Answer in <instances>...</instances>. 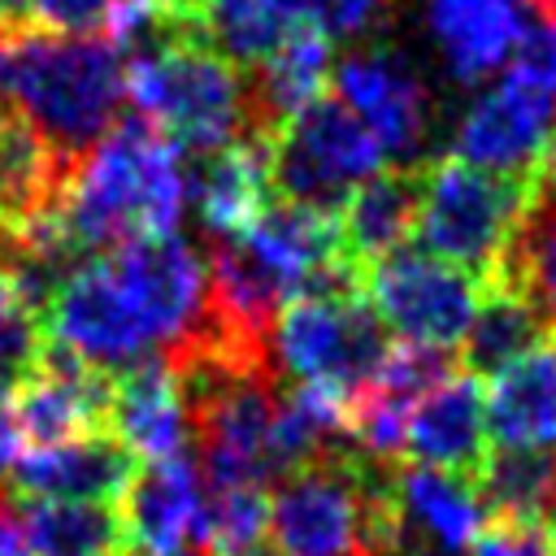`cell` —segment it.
<instances>
[{"label":"cell","mask_w":556,"mask_h":556,"mask_svg":"<svg viewBox=\"0 0 556 556\" xmlns=\"http://www.w3.org/2000/svg\"><path fill=\"white\" fill-rule=\"evenodd\" d=\"M126 104H135L139 122H148L191 156H208L235 143H261L252 122L248 70L217 56L200 35L130 52Z\"/></svg>","instance_id":"277c9868"},{"label":"cell","mask_w":556,"mask_h":556,"mask_svg":"<svg viewBox=\"0 0 556 556\" xmlns=\"http://www.w3.org/2000/svg\"><path fill=\"white\" fill-rule=\"evenodd\" d=\"M295 22L278 0H200V35L204 43L239 70L265 61Z\"/></svg>","instance_id":"cb8c5ba5"},{"label":"cell","mask_w":556,"mask_h":556,"mask_svg":"<svg viewBox=\"0 0 556 556\" xmlns=\"http://www.w3.org/2000/svg\"><path fill=\"white\" fill-rule=\"evenodd\" d=\"M404 456H413V465H434L465 478L478 473L486 460V395L473 374L456 365L413 404L404 426Z\"/></svg>","instance_id":"9a60e30c"},{"label":"cell","mask_w":556,"mask_h":556,"mask_svg":"<svg viewBox=\"0 0 556 556\" xmlns=\"http://www.w3.org/2000/svg\"><path fill=\"white\" fill-rule=\"evenodd\" d=\"M295 26H313L326 39H361L387 26L395 0H278Z\"/></svg>","instance_id":"4316f807"},{"label":"cell","mask_w":556,"mask_h":556,"mask_svg":"<svg viewBox=\"0 0 556 556\" xmlns=\"http://www.w3.org/2000/svg\"><path fill=\"white\" fill-rule=\"evenodd\" d=\"M486 434L495 447H552L556 443V339H539L530 352L491 374Z\"/></svg>","instance_id":"ac0fdd59"},{"label":"cell","mask_w":556,"mask_h":556,"mask_svg":"<svg viewBox=\"0 0 556 556\" xmlns=\"http://www.w3.org/2000/svg\"><path fill=\"white\" fill-rule=\"evenodd\" d=\"M122 552L130 556H169L178 547H200L204 526V478L200 465L182 452L174 460L135 465L126 491L117 495Z\"/></svg>","instance_id":"8fae6325"},{"label":"cell","mask_w":556,"mask_h":556,"mask_svg":"<svg viewBox=\"0 0 556 556\" xmlns=\"http://www.w3.org/2000/svg\"><path fill=\"white\" fill-rule=\"evenodd\" d=\"M539 339H543V326L534 321V313L517 295L486 287V295H482V304H478V313L460 339V369L473 378H491L508 361L530 352Z\"/></svg>","instance_id":"603a6c76"},{"label":"cell","mask_w":556,"mask_h":556,"mask_svg":"<svg viewBox=\"0 0 556 556\" xmlns=\"http://www.w3.org/2000/svg\"><path fill=\"white\" fill-rule=\"evenodd\" d=\"M417 200H421L417 169H378L343 200L339 230L361 278L369 265H378L382 256L408 243V235L417 230Z\"/></svg>","instance_id":"44dd1931"},{"label":"cell","mask_w":556,"mask_h":556,"mask_svg":"<svg viewBox=\"0 0 556 556\" xmlns=\"http://www.w3.org/2000/svg\"><path fill=\"white\" fill-rule=\"evenodd\" d=\"M491 287L517 295L556 334V161L526 178V195Z\"/></svg>","instance_id":"e0dca14e"},{"label":"cell","mask_w":556,"mask_h":556,"mask_svg":"<svg viewBox=\"0 0 556 556\" xmlns=\"http://www.w3.org/2000/svg\"><path fill=\"white\" fill-rule=\"evenodd\" d=\"M387 348V326L361 287L300 295L269 330V361L278 378L321 387L343 400H352L378 374Z\"/></svg>","instance_id":"5b68a950"},{"label":"cell","mask_w":556,"mask_h":556,"mask_svg":"<svg viewBox=\"0 0 556 556\" xmlns=\"http://www.w3.org/2000/svg\"><path fill=\"white\" fill-rule=\"evenodd\" d=\"M543 4H547V9H552V13H556V0H543Z\"/></svg>","instance_id":"d590c367"},{"label":"cell","mask_w":556,"mask_h":556,"mask_svg":"<svg viewBox=\"0 0 556 556\" xmlns=\"http://www.w3.org/2000/svg\"><path fill=\"white\" fill-rule=\"evenodd\" d=\"M109 400H113L109 374L56 348H43L35 369L13 382L9 408H13L17 434L30 439V447H43V443H65V439L104 430Z\"/></svg>","instance_id":"7c38bea8"},{"label":"cell","mask_w":556,"mask_h":556,"mask_svg":"<svg viewBox=\"0 0 556 556\" xmlns=\"http://www.w3.org/2000/svg\"><path fill=\"white\" fill-rule=\"evenodd\" d=\"M9 126H13V113H9V104L0 100V152H4V139H9Z\"/></svg>","instance_id":"d6a6232c"},{"label":"cell","mask_w":556,"mask_h":556,"mask_svg":"<svg viewBox=\"0 0 556 556\" xmlns=\"http://www.w3.org/2000/svg\"><path fill=\"white\" fill-rule=\"evenodd\" d=\"M17 456H22V434H17L9 395H4V387H0V482H9V469H13Z\"/></svg>","instance_id":"f546056e"},{"label":"cell","mask_w":556,"mask_h":556,"mask_svg":"<svg viewBox=\"0 0 556 556\" xmlns=\"http://www.w3.org/2000/svg\"><path fill=\"white\" fill-rule=\"evenodd\" d=\"M334 70L330 39L313 26H291L282 43L248 70V96H252V122L256 139L269 143L274 130L295 117L304 104H313Z\"/></svg>","instance_id":"ffe728a7"},{"label":"cell","mask_w":556,"mask_h":556,"mask_svg":"<svg viewBox=\"0 0 556 556\" xmlns=\"http://www.w3.org/2000/svg\"><path fill=\"white\" fill-rule=\"evenodd\" d=\"M187 200L195 204L200 230L208 239H226L248 230L261 208L274 200L265 143H235L208 152L187 165Z\"/></svg>","instance_id":"d6986e66"},{"label":"cell","mask_w":556,"mask_h":556,"mask_svg":"<svg viewBox=\"0 0 556 556\" xmlns=\"http://www.w3.org/2000/svg\"><path fill=\"white\" fill-rule=\"evenodd\" d=\"M117 0H30V17L52 35H96L109 26Z\"/></svg>","instance_id":"f1b7e54d"},{"label":"cell","mask_w":556,"mask_h":556,"mask_svg":"<svg viewBox=\"0 0 556 556\" xmlns=\"http://www.w3.org/2000/svg\"><path fill=\"white\" fill-rule=\"evenodd\" d=\"M361 291L369 308L382 317V326L400 334V343L452 352L465 339L486 295V282L430 252L400 248L365 269Z\"/></svg>","instance_id":"9c48e42d"},{"label":"cell","mask_w":556,"mask_h":556,"mask_svg":"<svg viewBox=\"0 0 556 556\" xmlns=\"http://www.w3.org/2000/svg\"><path fill=\"white\" fill-rule=\"evenodd\" d=\"M543 0H426V35L456 87L486 83L508 65L530 13Z\"/></svg>","instance_id":"4fadbf2b"},{"label":"cell","mask_w":556,"mask_h":556,"mask_svg":"<svg viewBox=\"0 0 556 556\" xmlns=\"http://www.w3.org/2000/svg\"><path fill=\"white\" fill-rule=\"evenodd\" d=\"M0 100L70 169L126 104V56L96 35L0 30Z\"/></svg>","instance_id":"6da1fadb"},{"label":"cell","mask_w":556,"mask_h":556,"mask_svg":"<svg viewBox=\"0 0 556 556\" xmlns=\"http://www.w3.org/2000/svg\"><path fill=\"white\" fill-rule=\"evenodd\" d=\"M135 473V456L109 434L91 430L65 443L30 447L13 460L9 486L26 500H78V504H117Z\"/></svg>","instance_id":"5bb4252c"},{"label":"cell","mask_w":556,"mask_h":556,"mask_svg":"<svg viewBox=\"0 0 556 556\" xmlns=\"http://www.w3.org/2000/svg\"><path fill=\"white\" fill-rule=\"evenodd\" d=\"M187 208V152L148 122H117L65 174L56 222L78 256L174 235Z\"/></svg>","instance_id":"7a4b0ae2"},{"label":"cell","mask_w":556,"mask_h":556,"mask_svg":"<svg viewBox=\"0 0 556 556\" xmlns=\"http://www.w3.org/2000/svg\"><path fill=\"white\" fill-rule=\"evenodd\" d=\"M513 83H521L526 91H534L552 113H556V13L547 4H539L508 56L504 70Z\"/></svg>","instance_id":"484cf974"},{"label":"cell","mask_w":556,"mask_h":556,"mask_svg":"<svg viewBox=\"0 0 556 556\" xmlns=\"http://www.w3.org/2000/svg\"><path fill=\"white\" fill-rule=\"evenodd\" d=\"M334 100L374 135L395 169L426 165L430 130H434V96L413 56L391 43H352L334 70Z\"/></svg>","instance_id":"ba28073f"},{"label":"cell","mask_w":556,"mask_h":556,"mask_svg":"<svg viewBox=\"0 0 556 556\" xmlns=\"http://www.w3.org/2000/svg\"><path fill=\"white\" fill-rule=\"evenodd\" d=\"M26 9H30V0H0V30L22 26L26 22Z\"/></svg>","instance_id":"1f68e13d"},{"label":"cell","mask_w":556,"mask_h":556,"mask_svg":"<svg viewBox=\"0 0 556 556\" xmlns=\"http://www.w3.org/2000/svg\"><path fill=\"white\" fill-rule=\"evenodd\" d=\"M0 556H26L22 534H17V521H13V508L4 504V495H0Z\"/></svg>","instance_id":"4dcf8cb0"},{"label":"cell","mask_w":556,"mask_h":556,"mask_svg":"<svg viewBox=\"0 0 556 556\" xmlns=\"http://www.w3.org/2000/svg\"><path fill=\"white\" fill-rule=\"evenodd\" d=\"M26 556H104L122 552V526L113 504L78 500H26L13 508Z\"/></svg>","instance_id":"7402d4cb"},{"label":"cell","mask_w":556,"mask_h":556,"mask_svg":"<svg viewBox=\"0 0 556 556\" xmlns=\"http://www.w3.org/2000/svg\"><path fill=\"white\" fill-rule=\"evenodd\" d=\"M104 556H130V552H104Z\"/></svg>","instance_id":"e575fe53"},{"label":"cell","mask_w":556,"mask_h":556,"mask_svg":"<svg viewBox=\"0 0 556 556\" xmlns=\"http://www.w3.org/2000/svg\"><path fill=\"white\" fill-rule=\"evenodd\" d=\"M265 161L274 200L321 213H339L343 200L387 165L374 135L330 96L287 117L265 143Z\"/></svg>","instance_id":"52a82bcc"},{"label":"cell","mask_w":556,"mask_h":556,"mask_svg":"<svg viewBox=\"0 0 556 556\" xmlns=\"http://www.w3.org/2000/svg\"><path fill=\"white\" fill-rule=\"evenodd\" d=\"M43 356L39 308L0 274V387H13Z\"/></svg>","instance_id":"d4e9b609"},{"label":"cell","mask_w":556,"mask_h":556,"mask_svg":"<svg viewBox=\"0 0 556 556\" xmlns=\"http://www.w3.org/2000/svg\"><path fill=\"white\" fill-rule=\"evenodd\" d=\"M547 556H556V534H552V552H547Z\"/></svg>","instance_id":"8d00e7d4"},{"label":"cell","mask_w":556,"mask_h":556,"mask_svg":"<svg viewBox=\"0 0 556 556\" xmlns=\"http://www.w3.org/2000/svg\"><path fill=\"white\" fill-rule=\"evenodd\" d=\"M552 534L534 521H513V517H486L482 534L465 547V556H547Z\"/></svg>","instance_id":"83f0119b"},{"label":"cell","mask_w":556,"mask_h":556,"mask_svg":"<svg viewBox=\"0 0 556 556\" xmlns=\"http://www.w3.org/2000/svg\"><path fill=\"white\" fill-rule=\"evenodd\" d=\"M391 469L330 447L278 478L269 495L274 556H387L395 539Z\"/></svg>","instance_id":"3957f363"},{"label":"cell","mask_w":556,"mask_h":556,"mask_svg":"<svg viewBox=\"0 0 556 556\" xmlns=\"http://www.w3.org/2000/svg\"><path fill=\"white\" fill-rule=\"evenodd\" d=\"M104 430L135 456V465L182 456L191 443V417L178 374L165 361H143L117 374Z\"/></svg>","instance_id":"2e32d148"},{"label":"cell","mask_w":556,"mask_h":556,"mask_svg":"<svg viewBox=\"0 0 556 556\" xmlns=\"http://www.w3.org/2000/svg\"><path fill=\"white\" fill-rule=\"evenodd\" d=\"M417 235L430 248V256L491 287L526 182L465 165L456 156H430L426 165H417Z\"/></svg>","instance_id":"8992f818"},{"label":"cell","mask_w":556,"mask_h":556,"mask_svg":"<svg viewBox=\"0 0 556 556\" xmlns=\"http://www.w3.org/2000/svg\"><path fill=\"white\" fill-rule=\"evenodd\" d=\"M452 156L504 178H530L556 161V113L508 74L482 87L452 126Z\"/></svg>","instance_id":"30bf717a"},{"label":"cell","mask_w":556,"mask_h":556,"mask_svg":"<svg viewBox=\"0 0 556 556\" xmlns=\"http://www.w3.org/2000/svg\"><path fill=\"white\" fill-rule=\"evenodd\" d=\"M169 556H208L204 547H178V552H169Z\"/></svg>","instance_id":"836d02e7"}]
</instances>
